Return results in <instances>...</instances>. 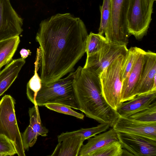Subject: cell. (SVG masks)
<instances>
[{
    "label": "cell",
    "mask_w": 156,
    "mask_h": 156,
    "mask_svg": "<svg viewBox=\"0 0 156 156\" xmlns=\"http://www.w3.org/2000/svg\"><path fill=\"white\" fill-rule=\"evenodd\" d=\"M73 86L79 110L87 117L112 127L119 116L104 98L99 76L79 66L74 72Z\"/></svg>",
    "instance_id": "cell-2"
},
{
    "label": "cell",
    "mask_w": 156,
    "mask_h": 156,
    "mask_svg": "<svg viewBox=\"0 0 156 156\" xmlns=\"http://www.w3.org/2000/svg\"><path fill=\"white\" fill-rule=\"evenodd\" d=\"M118 140L123 149L132 156H156V141L143 136L117 132Z\"/></svg>",
    "instance_id": "cell-10"
},
{
    "label": "cell",
    "mask_w": 156,
    "mask_h": 156,
    "mask_svg": "<svg viewBox=\"0 0 156 156\" xmlns=\"http://www.w3.org/2000/svg\"><path fill=\"white\" fill-rule=\"evenodd\" d=\"M126 45L107 42L98 52L87 57L83 68L98 76L118 56L126 54Z\"/></svg>",
    "instance_id": "cell-8"
},
{
    "label": "cell",
    "mask_w": 156,
    "mask_h": 156,
    "mask_svg": "<svg viewBox=\"0 0 156 156\" xmlns=\"http://www.w3.org/2000/svg\"><path fill=\"white\" fill-rule=\"evenodd\" d=\"M107 42L103 35L91 32L88 35L87 40L86 52L87 57L99 51Z\"/></svg>",
    "instance_id": "cell-22"
},
{
    "label": "cell",
    "mask_w": 156,
    "mask_h": 156,
    "mask_svg": "<svg viewBox=\"0 0 156 156\" xmlns=\"http://www.w3.org/2000/svg\"><path fill=\"white\" fill-rule=\"evenodd\" d=\"M28 113L29 125L21 134L24 149L27 151L35 144L38 136H46L48 132V129L42 124L37 105L29 108Z\"/></svg>",
    "instance_id": "cell-12"
},
{
    "label": "cell",
    "mask_w": 156,
    "mask_h": 156,
    "mask_svg": "<svg viewBox=\"0 0 156 156\" xmlns=\"http://www.w3.org/2000/svg\"><path fill=\"white\" fill-rule=\"evenodd\" d=\"M145 51L141 49L133 66L122 82L121 91L122 103L130 100L137 95Z\"/></svg>",
    "instance_id": "cell-13"
},
{
    "label": "cell",
    "mask_w": 156,
    "mask_h": 156,
    "mask_svg": "<svg viewBox=\"0 0 156 156\" xmlns=\"http://www.w3.org/2000/svg\"><path fill=\"white\" fill-rule=\"evenodd\" d=\"M14 99L5 95L0 101V135L5 136L13 143L17 154L25 156L22 139L16 118Z\"/></svg>",
    "instance_id": "cell-6"
},
{
    "label": "cell",
    "mask_w": 156,
    "mask_h": 156,
    "mask_svg": "<svg viewBox=\"0 0 156 156\" xmlns=\"http://www.w3.org/2000/svg\"><path fill=\"white\" fill-rule=\"evenodd\" d=\"M130 0H111L110 23L105 33L108 42L127 45L129 34L127 15Z\"/></svg>",
    "instance_id": "cell-5"
},
{
    "label": "cell",
    "mask_w": 156,
    "mask_h": 156,
    "mask_svg": "<svg viewBox=\"0 0 156 156\" xmlns=\"http://www.w3.org/2000/svg\"><path fill=\"white\" fill-rule=\"evenodd\" d=\"M112 127L116 132L139 135L156 141V122H144L119 116Z\"/></svg>",
    "instance_id": "cell-11"
},
{
    "label": "cell",
    "mask_w": 156,
    "mask_h": 156,
    "mask_svg": "<svg viewBox=\"0 0 156 156\" xmlns=\"http://www.w3.org/2000/svg\"><path fill=\"white\" fill-rule=\"evenodd\" d=\"M156 101V90L138 95L132 99L122 102L116 112L119 116L128 117L146 109Z\"/></svg>",
    "instance_id": "cell-15"
},
{
    "label": "cell",
    "mask_w": 156,
    "mask_h": 156,
    "mask_svg": "<svg viewBox=\"0 0 156 156\" xmlns=\"http://www.w3.org/2000/svg\"><path fill=\"white\" fill-rule=\"evenodd\" d=\"M110 127L108 123H100L97 126L88 128H82L70 132L62 133L57 136L58 143L64 140L74 136H79L85 140L94 136L97 134L107 131Z\"/></svg>",
    "instance_id": "cell-19"
},
{
    "label": "cell",
    "mask_w": 156,
    "mask_h": 156,
    "mask_svg": "<svg viewBox=\"0 0 156 156\" xmlns=\"http://www.w3.org/2000/svg\"><path fill=\"white\" fill-rule=\"evenodd\" d=\"M74 72L66 77L48 84L41 83L37 94L35 101L38 106L48 104H57L79 110L75 99L73 81Z\"/></svg>",
    "instance_id": "cell-3"
},
{
    "label": "cell",
    "mask_w": 156,
    "mask_h": 156,
    "mask_svg": "<svg viewBox=\"0 0 156 156\" xmlns=\"http://www.w3.org/2000/svg\"><path fill=\"white\" fill-rule=\"evenodd\" d=\"M23 20L10 0H0V41L19 36L23 31Z\"/></svg>",
    "instance_id": "cell-9"
},
{
    "label": "cell",
    "mask_w": 156,
    "mask_h": 156,
    "mask_svg": "<svg viewBox=\"0 0 156 156\" xmlns=\"http://www.w3.org/2000/svg\"><path fill=\"white\" fill-rule=\"evenodd\" d=\"M141 49L136 47H132L128 49L122 69L121 76L122 83L133 66Z\"/></svg>",
    "instance_id": "cell-24"
},
{
    "label": "cell",
    "mask_w": 156,
    "mask_h": 156,
    "mask_svg": "<svg viewBox=\"0 0 156 156\" xmlns=\"http://www.w3.org/2000/svg\"><path fill=\"white\" fill-rule=\"evenodd\" d=\"M153 90H156V54L148 51L145 52L136 94L140 95Z\"/></svg>",
    "instance_id": "cell-14"
},
{
    "label": "cell",
    "mask_w": 156,
    "mask_h": 156,
    "mask_svg": "<svg viewBox=\"0 0 156 156\" xmlns=\"http://www.w3.org/2000/svg\"><path fill=\"white\" fill-rule=\"evenodd\" d=\"M20 42L19 36L0 41V68L11 60Z\"/></svg>",
    "instance_id": "cell-21"
},
{
    "label": "cell",
    "mask_w": 156,
    "mask_h": 156,
    "mask_svg": "<svg viewBox=\"0 0 156 156\" xmlns=\"http://www.w3.org/2000/svg\"><path fill=\"white\" fill-rule=\"evenodd\" d=\"M88 35L83 21L70 13L41 21L35 39L39 45L42 83L57 81L73 70L86 52Z\"/></svg>",
    "instance_id": "cell-1"
},
{
    "label": "cell",
    "mask_w": 156,
    "mask_h": 156,
    "mask_svg": "<svg viewBox=\"0 0 156 156\" xmlns=\"http://www.w3.org/2000/svg\"><path fill=\"white\" fill-rule=\"evenodd\" d=\"M128 118L144 122H156V101L148 108L132 115Z\"/></svg>",
    "instance_id": "cell-26"
},
{
    "label": "cell",
    "mask_w": 156,
    "mask_h": 156,
    "mask_svg": "<svg viewBox=\"0 0 156 156\" xmlns=\"http://www.w3.org/2000/svg\"><path fill=\"white\" fill-rule=\"evenodd\" d=\"M156 0H130L127 15L129 35L142 39L146 35L152 20L153 5Z\"/></svg>",
    "instance_id": "cell-7"
},
{
    "label": "cell",
    "mask_w": 156,
    "mask_h": 156,
    "mask_svg": "<svg viewBox=\"0 0 156 156\" xmlns=\"http://www.w3.org/2000/svg\"><path fill=\"white\" fill-rule=\"evenodd\" d=\"M126 54L118 56L99 76L102 95L107 104L115 111L122 103L121 72Z\"/></svg>",
    "instance_id": "cell-4"
},
{
    "label": "cell",
    "mask_w": 156,
    "mask_h": 156,
    "mask_svg": "<svg viewBox=\"0 0 156 156\" xmlns=\"http://www.w3.org/2000/svg\"><path fill=\"white\" fill-rule=\"evenodd\" d=\"M44 106L50 110L58 113L72 116L76 118L83 120L84 115L82 113H79L74 111L71 108L61 104H48Z\"/></svg>",
    "instance_id": "cell-27"
},
{
    "label": "cell",
    "mask_w": 156,
    "mask_h": 156,
    "mask_svg": "<svg viewBox=\"0 0 156 156\" xmlns=\"http://www.w3.org/2000/svg\"><path fill=\"white\" fill-rule=\"evenodd\" d=\"M17 154L12 141L5 136L0 135V156H12Z\"/></svg>",
    "instance_id": "cell-28"
},
{
    "label": "cell",
    "mask_w": 156,
    "mask_h": 156,
    "mask_svg": "<svg viewBox=\"0 0 156 156\" xmlns=\"http://www.w3.org/2000/svg\"><path fill=\"white\" fill-rule=\"evenodd\" d=\"M85 140L79 136L66 139L59 142L50 156H78Z\"/></svg>",
    "instance_id": "cell-18"
},
{
    "label": "cell",
    "mask_w": 156,
    "mask_h": 156,
    "mask_svg": "<svg viewBox=\"0 0 156 156\" xmlns=\"http://www.w3.org/2000/svg\"><path fill=\"white\" fill-rule=\"evenodd\" d=\"M123 149L118 140L112 142L91 153L90 156H122Z\"/></svg>",
    "instance_id": "cell-23"
},
{
    "label": "cell",
    "mask_w": 156,
    "mask_h": 156,
    "mask_svg": "<svg viewBox=\"0 0 156 156\" xmlns=\"http://www.w3.org/2000/svg\"><path fill=\"white\" fill-rule=\"evenodd\" d=\"M100 10L101 18L98 33L103 35L106 30L110 21L111 0H103L102 5L100 6Z\"/></svg>",
    "instance_id": "cell-25"
},
{
    "label": "cell",
    "mask_w": 156,
    "mask_h": 156,
    "mask_svg": "<svg viewBox=\"0 0 156 156\" xmlns=\"http://www.w3.org/2000/svg\"><path fill=\"white\" fill-rule=\"evenodd\" d=\"M21 58L24 59L26 58L31 53L30 50L23 48L20 51Z\"/></svg>",
    "instance_id": "cell-29"
},
{
    "label": "cell",
    "mask_w": 156,
    "mask_h": 156,
    "mask_svg": "<svg viewBox=\"0 0 156 156\" xmlns=\"http://www.w3.org/2000/svg\"><path fill=\"white\" fill-rule=\"evenodd\" d=\"M25 63V59L22 58L13 60L0 71V96L15 80Z\"/></svg>",
    "instance_id": "cell-17"
},
{
    "label": "cell",
    "mask_w": 156,
    "mask_h": 156,
    "mask_svg": "<svg viewBox=\"0 0 156 156\" xmlns=\"http://www.w3.org/2000/svg\"><path fill=\"white\" fill-rule=\"evenodd\" d=\"M40 52L39 48L37 50L36 60L34 62V71L33 76L28 82L27 86V95L28 98L36 105L35 98L37 93L41 87V81L37 73L40 65Z\"/></svg>",
    "instance_id": "cell-20"
},
{
    "label": "cell",
    "mask_w": 156,
    "mask_h": 156,
    "mask_svg": "<svg viewBox=\"0 0 156 156\" xmlns=\"http://www.w3.org/2000/svg\"><path fill=\"white\" fill-rule=\"evenodd\" d=\"M87 140V143L82 146L79 156H90L93 152L106 144L118 140L117 132L113 128Z\"/></svg>",
    "instance_id": "cell-16"
}]
</instances>
